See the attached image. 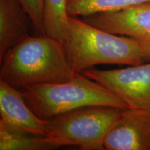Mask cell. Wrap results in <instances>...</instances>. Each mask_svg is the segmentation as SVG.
Returning a JSON list of instances; mask_svg holds the SVG:
<instances>
[{"instance_id": "1", "label": "cell", "mask_w": 150, "mask_h": 150, "mask_svg": "<svg viewBox=\"0 0 150 150\" xmlns=\"http://www.w3.org/2000/svg\"><path fill=\"white\" fill-rule=\"evenodd\" d=\"M0 63V80L18 89L65 82L76 74L62 41L47 35L23 38Z\"/></svg>"}, {"instance_id": "2", "label": "cell", "mask_w": 150, "mask_h": 150, "mask_svg": "<svg viewBox=\"0 0 150 150\" xmlns=\"http://www.w3.org/2000/svg\"><path fill=\"white\" fill-rule=\"evenodd\" d=\"M73 70L82 73L97 65H134L147 62L138 43L131 38L112 33L69 16L62 40Z\"/></svg>"}, {"instance_id": "3", "label": "cell", "mask_w": 150, "mask_h": 150, "mask_svg": "<svg viewBox=\"0 0 150 150\" xmlns=\"http://www.w3.org/2000/svg\"><path fill=\"white\" fill-rule=\"evenodd\" d=\"M23 93L31 109L44 120L85 106L127 108L122 99L82 73L65 82L28 86Z\"/></svg>"}, {"instance_id": "4", "label": "cell", "mask_w": 150, "mask_h": 150, "mask_svg": "<svg viewBox=\"0 0 150 150\" xmlns=\"http://www.w3.org/2000/svg\"><path fill=\"white\" fill-rule=\"evenodd\" d=\"M125 108L85 106L48 120L47 140L56 148L76 146L82 150H103L106 134Z\"/></svg>"}, {"instance_id": "5", "label": "cell", "mask_w": 150, "mask_h": 150, "mask_svg": "<svg viewBox=\"0 0 150 150\" xmlns=\"http://www.w3.org/2000/svg\"><path fill=\"white\" fill-rule=\"evenodd\" d=\"M117 95L127 108L150 110V61L115 70L82 72Z\"/></svg>"}, {"instance_id": "6", "label": "cell", "mask_w": 150, "mask_h": 150, "mask_svg": "<svg viewBox=\"0 0 150 150\" xmlns=\"http://www.w3.org/2000/svg\"><path fill=\"white\" fill-rule=\"evenodd\" d=\"M81 19L108 32L134 39L142 49L146 61H150V1L122 10L96 13Z\"/></svg>"}, {"instance_id": "7", "label": "cell", "mask_w": 150, "mask_h": 150, "mask_svg": "<svg viewBox=\"0 0 150 150\" xmlns=\"http://www.w3.org/2000/svg\"><path fill=\"white\" fill-rule=\"evenodd\" d=\"M48 122L31 109L23 91L0 80V128L18 134L45 136Z\"/></svg>"}, {"instance_id": "8", "label": "cell", "mask_w": 150, "mask_h": 150, "mask_svg": "<svg viewBox=\"0 0 150 150\" xmlns=\"http://www.w3.org/2000/svg\"><path fill=\"white\" fill-rule=\"evenodd\" d=\"M104 146L107 150H150V110L125 108Z\"/></svg>"}, {"instance_id": "9", "label": "cell", "mask_w": 150, "mask_h": 150, "mask_svg": "<svg viewBox=\"0 0 150 150\" xmlns=\"http://www.w3.org/2000/svg\"><path fill=\"white\" fill-rule=\"evenodd\" d=\"M31 19L20 0H0V59L11 47L29 35Z\"/></svg>"}, {"instance_id": "10", "label": "cell", "mask_w": 150, "mask_h": 150, "mask_svg": "<svg viewBox=\"0 0 150 150\" xmlns=\"http://www.w3.org/2000/svg\"><path fill=\"white\" fill-rule=\"evenodd\" d=\"M67 0H44L45 33L62 41L66 34L69 22Z\"/></svg>"}, {"instance_id": "11", "label": "cell", "mask_w": 150, "mask_h": 150, "mask_svg": "<svg viewBox=\"0 0 150 150\" xmlns=\"http://www.w3.org/2000/svg\"><path fill=\"white\" fill-rule=\"evenodd\" d=\"M150 0H67L70 16H86L96 13L122 10Z\"/></svg>"}, {"instance_id": "12", "label": "cell", "mask_w": 150, "mask_h": 150, "mask_svg": "<svg viewBox=\"0 0 150 150\" xmlns=\"http://www.w3.org/2000/svg\"><path fill=\"white\" fill-rule=\"evenodd\" d=\"M55 147L45 136L18 134L0 128L1 150H50Z\"/></svg>"}, {"instance_id": "13", "label": "cell", "mask_w": 150, "mask_h": 150, "mask_svg": "<svg viewBox=\"0 0 150 150\" xmlns=\"http://www.w3.org/2000/svg\"><path fill=\"white\" fill-rule=\"evenodd\" d=\"M30 17L37 35H45L44 29V0H20Z\"/></svg>"}]
</instances>
